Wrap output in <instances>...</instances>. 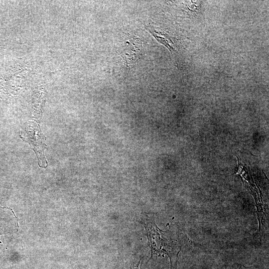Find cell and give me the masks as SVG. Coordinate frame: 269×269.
<instances>
[{
  "label": "cell",
  "instance_id": "obj_1",
  "mask_svg": "<svg viewBox=\"0 0 269 269\" xmlns=\"http://www.w3.org/2000/svg\"><path fill=\"white\" fill-rule=\"evenodd\" d=\"M148 228V239L151 257L167 255L170 260V269H174L177 264L180 247L168 236L167 232L162 231L155 224H150Z\"/></svg>",
  "mask_w": 269,
  "mask_h": 269
},
{
  "label": "cell",
  "instance_id": "obj_2",
  "mask_svg": "<svg viewBox=\"0 0 269 269\" xmlns=\"http://www.w3.org/2000/svg\"><path fill=\"white\" fill-rule=\"evenodd\" d=\"M24 126L25 140L28 141L29 144L37 154L38 158L39 165L43 167H46L47 161L44 154V149L45 144L42 141L41 132L34 123H27Z\"/></svg>",
  "mask_w": 269,
  "mask_h": 269
},
{
  "label": "cell",
  "instance_id": "obj_3",
  "mask_svg": "<svg viewBox=\"0 0 269 269\" xmlns=\"http://www.w3.org/2000/svg\"><path fill=\"white\" fill-rule=\"evenodd\" d=\"M143 51L141 40L136 36H131L125 43L120 56L127 67H131L142 56Z\"/></svg>",
  "mask_w": 269,
  "mask_h": 269
},
{
  "label": "cell",
  "instance_id": "obj_4",
  "mask_svg": "<svg viewBox=\"0 0 269 269\" xmlns=\"http://www.w3.org/2000/svg\"><path fill=\"white\" fill-rule=\"evenodd\" d=\"M18 227V218L13 210L0 206V236L14 233Z\"/></svg>",
  "mask_w": 269,
  "mask_h": 269
},
{
  "label": "cell",
  "instance_id": "obj_5",
  "mask_svg": "<svg viewBox=\"0 0 269 269\" xmlns=\"http://www.w3.org/2000/svg\"><path fill=\"white\" fill-rule=\"evenodd\" d=\"M139 263H138V264H137V265H134L130 266L129 268L124 269H140L139 267Z\"/></svg>",
  "mask_w": 269,
  "mask_h": 269
},
{
  "label": "cell",
  "instance_id": "obj_6",
  "mask_svg": "<svg viewBox=\"0 0 269 269\" xmlns=\"http://www.w3.org/2000/svg\"><path fill=\"white\" fill-rule=\"evenodd\" d=\"M243 269H253L251 267H245L244 266H243Z\"/></svg>",
  "mask_w": 269,
  "mask_h": 269
},
{
  "label": "cell",
  "instance_id": "obj_7",
  "mask_svg": "<svg viewBox=\"0 0 269 269\" xmlns=\"http://www.w3.org/2000/svg\"><path fill=\"white\" fill-rule=\"evenodd\" d=\"M239 269H243V266H241Z\"/></svg>",
  "mask_w": 269,
  "mask_h": 269
}]
</instances>
